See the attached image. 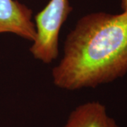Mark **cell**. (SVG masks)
Returning a JSON list of instances; mask_svg holds the SVG:
<instances>
[{"label":"cell","instance_id":"cell-3","mask_svg":"<svg viewBox=\"0 0 127 127\" xmlns=\"http://www.w3.org/2000/svg\"><path fill=\"white\" fill-rule=\"evenodd\" d=\"M32 11L16 0H0V34L13 33L32 42L36 31Z\"/></svg>","mask_w":127,"mask_h":127},{"label":"cell","instance_id":"cell-1","mask_svg":"<svg viewBox=\"0 0 127 127\" xmlns=\"http://www.w3.org/2000/svg\"><path fill=\"white\" fill-rule=\"evenodd\" d=\"M127 73V12L82 16L68 32L63 55L52 70L55 86L94 88Z\"/></svg>","mask_w":127,"mask_h":127},{"label":"cell","instance_id":"cell-2","mask_svg":"<svg viewBox=\"0 0 127 127\" xmlns=\"http://www.w3.org/2000/svg\"><path fill=\"white\" fill-rule=\"evenodd\" d=\"M72 10L68 0H50L37 14L36 35L29 49L34 59L48 64L57 58L61 28Z\"/></svg>","mask_w":127,"mask_h":127},{"label":"cell","instance_id":"cell-4","mask_svg":"<svg viewBox=\"0 0 127 127\" xmlns=\"http://www.w3.org/2000/svg\"><path fill=\"white\" fill-rule=\"evenodd\" d=\"M62 127H120L98 101L79 104L69 114Z\"/></svg>","mask_w":127,"mask_h":127},{"label":"cell","instance_id":"cell-5","mask_svg":"<svg viewBox=\"0 0 127 127\" xmlns=\"http://www.w3.org/2000/svg\"><path fill=\"white\" fill-rule=\"evenodd\" d=\"M121 7L122 11L127 12V0H121Z\"/></svg>","mask_w":127,"mask_h":127}]
</instances>
